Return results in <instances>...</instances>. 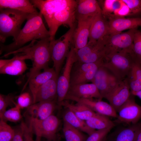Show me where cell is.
<instances>
[{
	"mask_svg": "<svg viewBox=\"0 0 141 141\" xmlns=\"http://www.w3.org/2000/svg\"><path fill=\"white\" fill-rule=\"evenodd\" d=\"M30 2L44 17L49 28L50 40L55 39L61 25L71 28L76 26L77 0H31Z\"/></svg>",
	"mask_w": 141,
	"mask_h": 141,
	"instance_id": "cell-1",
	"label": "cell"
},
{
	"mask_svg": "<svg viewBox=\"0 0 141 141\" xmlns=\"http://www.w3.org/2000/svg\"><path fill=\"white\" fill-rule=\"evenodd\" d=\"M42 15L30 14L27 22L14 42L5 45L0 43V53L3 52L7 54L23 47L27 42L34 40L50 38L49 30L46 28L42 20Z\"/></svg>",
	"mask_w": 141,
	"mask_h": 141,
	"instance_id": "cell-2",
	"label": "cell"
},
{
	"mask_svg": "<svg viewBox=\"0 0 141 141\" xmlns=\"http://www.w3.org/2000/svg\"><path fill=\"white\" fill-rule=\"evenodd\" d=\"M50 38L38 40H34L28 45L13 52L5 54L4 57L12 54L20 53L25 55L27 59L32 62V66L27 74L28 79L23 88L24 90L32 78L40 72V70L48 67L51 58Z\"/></svg>",
	"mask_w": 141,
	"mask_h": 141,
	"instance_id": "cell-3",
	"label": "cell"
},
{
	"mask_svg": "<svg viewBox=\"0 0 141 141\" xmlns=\"http://www.w3.org/2000/svg\"><path fill=\"white\" fill-rule=\"evenodd\" d=\"M137 62L141 63V60L133 50L124 51L106 55L103 66L121 80L126 78Z\"/></svg>",
	"mask_w": 141,
	"mask_h": 141,
	"instance_id": "cell-4",
	"label": "cell"
},
{
	"mask_svg": "<svg viewBox=\"0 0 141 141\" xmlns=\"http://www.w3.org/2000/svg\"><path fill=\"white\" fill-rule=\"evenodd\" d=\"M30 14L10 9H0V41L3 43L11 36L14 40Z\"/></svg>",
	"mask_w": 141,
	"mask_h": 141,
	"instance_id": "cell-5",
	"label": "cell"
},
{
	"mask_svg": "<svg viewBox=\"0 0 141 141\" xmlns=\"http://www.w3.org/2000/svg\"><path fill=\"white\" fill-rule=\"evenodd\" d=\"M76 26L70 28L58 39L50 40V49L51 58L53 62V67L58 77L64 61L72 45Z\"/></svg>",
	"mask_w": 141,
	"mask_h": 141,
	"instance_id": "cell-6",
	"label": "cell"
},
{
	"mask_svg": "<svg viewBox=\"0 0 141 141\" xmlns=\"http://www.w3.org/2000/svg\"><path fill=\"white\" fill-rule=\"evenodd\" d=\"M25 115L28 126L36 135L35 141H40L42 137L52 141H55L56 133L60 121L53 114L43 120H39Z\"/></svg>",
	"mask_w": 141,
	"mask_h": 141,
	"instance_id": "cell-7",
	"label": "cell"
},
{
	"mask_svg": "<svg viewBox=\"0 0 141 141\" xmlns=\"http://www.w3.org/2000/svg\"><path fill=\"white\" fill-rule=\"evenodd\" d=\"M104 59L91 63L76 61L71 69L70 85L91 82L99 68L103 65Z\"/></svg>",
	"mask_w": 141,
	"mask_h": 141,
	"instance_id": "cell-8",
	"label": "cell"
},
{
	"mask_svg": "<svg viewBox=\"0 0 141 141\" xmlns=\"http://www.w3.org/2000/svg\"><path fill=\"white\" fill-rule=\"evenodd\" d=\"M137 29H131L124 33L105 36V56L120 51L133 50L134 34Z\"/></svg>",
	"mask_w": 141,
	"mask_h": 141,
	"instance_id": "cell-9",
	"label": "cell"
},
{
	"mask_svg": "<svg viewBox=\"0 0 141 141\" xmlns=\"http://www.w3.org/2000/svg\"><path fill=\"white\" fill-rule=\"evenodd\" d=\"M75 50L76 61L91 63L99 61L105 56V37L95 42H88L85 46Z\"/></svg>",
	"mask_w": 141,
	"mask_h": 141,
	"instance_id": "cell-10",
	"label": "cell"
},
{
	"mask_svg": "<svg viewBox=\"0 0 141 141\" xmlns=\"http://www.w3.org/2000/svg\"><path fill=\"white\" fill-rule=\"evenodd\" d=\"M76 61L75 49L72 46L66 57L62 73L57 80V102L59 107L62 106L68 93L70 86L71 69Z\"/></svg>",
	"mask_w": 141,
	"mask_h": 141,
	"instance_id": "cell-11",
	"label": "cell"
},
{
	"mask_svg": "<svg viewBox=\"0 0 141 141\" xmlns=\"http://www.w3.org/2000/svg\"><path fill=\"white\" fill-rule=\"evenodd\" d=\"M119 81L102 65L99 68L91 82L96 86L103 98L111 91Z\"/></svg>",
	"mask_w": 141,
	"mask_h": 141,
	"instance_id": "cell-12",
	"label": "cell"
},
{
	"mask_svg": "<svg viewBox=\"0 0 141 141\" xmlns=\"http://www.w3.org/2000/svg\"><path fill=\"white\" fill-rule=\"evenodd\" d=\"M117 112L116 122L119 123L135 124L141 118V107L131 96Z\"/></svg>",
	"mask_w": 141,
	"mask_h": 141,
	"instance_id": "cell-13",
	"label": "cell"
},
{
	"mask_svg": "<svg viewBox=\"0 0 141 141\" xmlns=\"http://www.w3.org/2000/svg\"><path fill=\"white\" fill-rule=\"evenodd\" d=\"M108 19V35L121 33L124 30L137 28L141 26V18H125L115 14H110Z\"/></svg>",
	"mask_w": 141,
	"mask_h": 141,
	"instance_id": "cell-14",
	"label": "cell"
},
{
	"mask_svg": "<svg viewBox=\"0 0 141 141\" xmlns=\"http://www.w3.org/2000/svg\"><path fill=\"white\" fill-rule=\"evenodd\" d=\"M130 87L126 78L120 80L115 88L104 97L117 112L131 96Z\"/></svg>",
	"mask_w": 141,
	"mask_h": 141,
	"instance_id": "cell-15",
	"label": "cell"
},
{
	"mask_svg": "<svg viewBox=\"0 0 141 141\" xmlns=\"http://www.w3.org/2000/svg\"><path fill=\"white\" fill-rule=\"evenodd\" d=\"M94 98L100 100L102 99L94 84L86 83L70 85L65 100Z\"/></svg>",
	"mask_w": 141,
	"mask_h": 141,
	"instance_id": "cell-16",
	"label": "cell"
},
{
	"mask_svg": "<svg viewBox=\"0 0 141 141\" xmlns=\"http://www.w3.org/2000/svg\"><path fill=\"white\" fill-rule=\"evenodd\" d=\"M95 16L77 20V25L74 34L72 45L75 49H81L87 44L89 40L90 26Z\"/></svg>",
	"mask_w": 141,
	"mask_h": 141,
	"instance_id": "cell-17",
	"label": "cell"
},
{
	"mask_svg": "<svg viewBox=\"0 0 141 141\" xmlns=\"http://www.w3.org/2000/svg\"><path fill=\"white\" fill-rule=\"evenodd\" d=\"M12 58L0 60V73L12 75L22 74L27 67L25 60V56L20 54L16 53Z\"/></svg>",
	"mask_w": 141,
	"mask_h": 141,
	"instance_id": "cell-18",
	"label": "cell"
},
{
	"mask_svg": "<svg viewBox=\"0 0 141 141\" xmlns=\"http://www.w3.org/2000/svg\"><path fill=\"white\" fill-rule=\"evenodd\" d=\"M57 107V100L42 101L33 104L27 108L25 115L33 119L42 120L51 115Z\"/></svg>",
	"mask_w": 141,
	"mask_h": 141,
	"instance_id": "cell-19",
	"label": "cell"
},
{
	"mask_svg": "<svg viewBox=\"0 0 141 141\" xmlns=\"http://www.w3.org/2000/svg\"><path fill=\"white\" fill-rule=\"evenodd\" d=\"M58 77L51 79L38 89L33 97V104L38 102L57 100V81Z\"/></svg>",
	"mask_w": 141,
	"mask_h": 141,
	"instance_id": "cell-20",
	"label": "cell"
},
{
	"mask_svg": "<svg viewBox=\"0 0 141 141\" xmlns=\"http://www.w3.org/2000/svg\"><path fill=\"white\" fill-rule=\"evenodd\" d=\"M108 20L102 13L98 14L91 24L88 42H95L103 38L108 35Z\"/></svg>",
	"mask_w": 141,
	"mask_h": 141,
	"instance_id": "cell-21",
	"label": "cell"
},
{
	"mask_svg": "<svg viewBox=\"0 0 141 141\" xmlns=\"http://www.w3.org/2000/svg\"><path fill=\"white\" fill-rule=\"evenodd\" d=\"M77 1L75 10L76 20L94 17L102 13L101 9L98 1L78 0Z\"/></svg>",
	"mask_w": 141,
	"mask_h": 141,
	"instance_id": "cell-22",
	"label": "cell"
},
{
	"mask_svg": "<svg viewBox=\"0 0 141 141\" xmlns=\"http://www.w3.org/2000/svg\"><path fill=\"white\" fill-rule=\"evenodd\" d=\"M141 124L120 127L107 135L105 141H135Z\"/></svg>",
	"mask_w": 141,
	"mask_h": 141,
	"instance_id": "cell-23",
	"label": "cell"
},
{
	"mask_svg": "<svg viewBox=\"0 0 141 141\" xmlns=\"http://www.w3.org/2000/svg\"><path fill=\"white\" fill-rule=\"evenodd\" d=\"M73 101L86 105L96 113L108 117H117V112L112 106L102 100L95 101L93 98H81Z\"/></svg>",
	"mask_w": 141,
	"mask_h": 141,
	"instance_id": "cell-24",
	"label": "cell"
},
{
	"mask_svg": "<svg viewBox=\"0 0 141 141\" xmlns=\"http://www.w3.org/2000/svg\"><path fill=\"white\" fill-rule=\"evenodd\" d=\"M56 77H58L54 68L48 67L44 69L42 72H40L31 78L28 84L32 98L40 87L49 80Z\"/></svg>",
	"mask_w": 141,
	"mask_h": 141,
	"instance_id": "cell-25",
	"label": "cell"
},
{
	"mask_svg": "<svg viewBox=\"0 0 141 141\" xmlns=\"http://www.w3.org/2000/svg\"><path fill=\"white\" fill-rule=\"evenodd\" d=\"M13 9L34 14L39 12L28 0H0V9Z\"/></svg>",
	"mask_w": 141,
	"mask_h": 141,
	"instance_id": "cell-26",
	"label": "cell"
},
{
	"mask_svg": "<svg viewBox=\"0 0 141 141\" xmlns=\"http://www.w3.org/2000/svg\"><path fill=\"white\" fill-rule=\"evenodd\" d=\"M61 106L70 110L78 118L84 121L90 119L96 113L85 105L79 103L75 104L70 103L67 100L63 101Z\"/></svg>",
	"mask_w": 141,
	"mask_h": 141,
	"instance_id": "cell-27",
	"label": "cell"
},
{
	"mask_svg": "<svg viewBox=\"0 0 141 141\" xmlns=\"http://www.w3.org/2000/svg\"><path fill=\"white\" fill-rule=\"evenodd\" d=\"M62 117L63 121L78 130L90 135L96 130L89 127L85 121L77 117L70 110L67 109Z\"/></svg>",
	"mask_w": 141,
	"mask_h": 141,
	"instance_id": "cell-28",
	"label": "cell"
},
{
	"mask_svg": "<svg viewBox=\"0 0 141 141\" xmlns=\"http://www.w3.org/2000/svg\"><path fill=\"white\" fill-rule=\"evenodd\" d=\"M126 78L131 93L141 90V63L137 62L134 64Z\"/></svg>",
	"mask_w": 141,
	"mask_h": 141,
	"instance_id": "cell-29",
	"label": "cell"
},
{
	"mask_svg": "<svg viewBox=\"0 0 141 141\" xmlns=\"http://www.w3.org/2000/svg\"><path fill=\"white\" fill-rule=\"evenodd\" d=\"M85 121L89 127L95 130L113 128L115 126L114 123L108 116L97 113L92 118Z\"/></svg>",
	"mask_w": 141,
	"mask_h": 141,
	"instance_id": "cell-30",
	"label": "cell"
},
{
	"mask_svg": "<svg viewBox=\"0 0 141 141\" xmlns=\"http://www.w3.org/2000/svg\"><path fill=\"white\" fill-rule=\"evenodd\" d=\"M63 131L66 141H85L87 137L80 131L64 121Z\"/></svg>",
	"mask_w": 141,
	"mask_h": 141,
	"instance_id": "cell-31",
	"label": "cell"
},
{
	"mask_svg": "<svg viewBox=\"0 0 141 141\" xmlns=\"http://www.w3.org/2000/svg\"><path fill=\"white\" fill-rule=\"evenodd\" d=\"M21 109L16 105L13 107L6 110L0 115V119L4 121H9L13 122H17L21 119Z\"/></svg>",
	"mask_w": 141,
	"mask_h": 141,
	"instance_id": "cell-32",
	"label": "cell"
},
{
	"mask_svg": "<svg viewBox=\"0 0 141 141\" xmlns=\"http://www.w3.org/2000/svg\"><path fill=\"white\" fill-rule=\"evenodd\" d=\"M129 9L130 17L141 18V0H122Z\"/></svg>",
	"mask_w": 141,
	"mask_h": 141,
	"instance_id": "cell-33",
	"label": "cell"
},
{
	"mask_svg": "<svg viewBox=\"0 0 141 141\" xmlns=\"http://www.w3.org/2000/svg\"><path fill=\"white\" fill-rule=\"evenodd\" d=\"M14 130L6 122L0 120V141H11L14 135Z\"/></svg>",
	"mask_w": 141,
	"mask_h": 141,
	"instance_id": "cell-34",
	"label": "cell"
},
{
	"mask_svg": "<svg viewBox=\"0 0 141 141\" xmlns=\"http://www.w3.org/2000/svg\"><path fill=\"white\" fill-rule=\"evenodd\" d=\"M16 105L14 101V97L11 94L4 95L0 94V115L6 110L9 106Z\"/></svg>",
	"mask_w": 141,
	"mask_h": 141,
	"instance_id": "cell-35",
	"label": "cell"
},
{
	"mask_svg": "<svg viewBox=\"0 0 141 141\" xmlns=\"http://www.w3.org/2000/svg\"><path fill=\"white\" fill-rule=\"evenodd\" d=\"M112 128L95 131L87 137L85 141H105Z\"/></svg>",
	"mask_w": 141,
	"mask_h": 141,
	"instance_id": "cell-36",
	"label": "cell"
},
{
	"mask_svg": "<svg viewBox=\"0 0 141 141\" xmlns=\"http://www.w3.org/2000/svg\"><path fill=\"white\" fill-rule=\"evenodd\" d=\"M33 104V98L28 92L21 93L17 98L16 105L20 109L27 108Z\"/></svg>",
	"mask_w": 141,
	"mask_h": 141,
	"instance_id": "cell-37",
	"label": "cell"
},
{
	"mask_svg": "<svg viewBox=\"0 0 141 141\" xmlns=\"http://www.w3.org/2000/svg\"><path fill=\"white\" fill-rule=\"evenodd\" d=\"M132 49L134 54L141 60V31L138 29L134 34Z\"/></svg>",
	"mask_w": 141,
	"mask_h": 141,
	"instance_id": "cell-38",
	"label": "cell"
},
{
	"mask_svg": "<svg viewBox=\"0 0 141 141\" xmlns=\"http://www.w3.org/2000/svg\"><path fill=\"white\" fill-rule=\"evenodd\" d=\"M14 129V135L11 141H24L23 130L21 124Z\"/></svg>",
	"mask_w": 141,
	"mask_h": 141,
	"instance_id": "cell-39",
	"label": "cell"
},
{
	"mask_svg": "<svg viewBox=\"0 0 141 141\" xmlns=\"http://www.w3.org/2000/svg\"><path fill=\"white\" fill-rule=\"evenodd\" d=\"M135 141H141V125Z\"/></svg>",
	"mask_w": 141,
	"mask_h": 141,
	"instance_id": "cell-40",
	"label": "cell"
},
{
	"mask_svg": "<svg viewBox=\"0 0 141 141\" xmlns=\"http://www.w3.org/2000/svg\"><path fill=\"white\" fill-rule=\"evenodd\" d=\"M132 95L136 96L141 99V90L137 92L131 93Z\"/></svg>",
	"mask_w": 141,
	"mask_h": 141,
	"instance_id": "cell-41",
	"label": "cell"
}]
</instances>
